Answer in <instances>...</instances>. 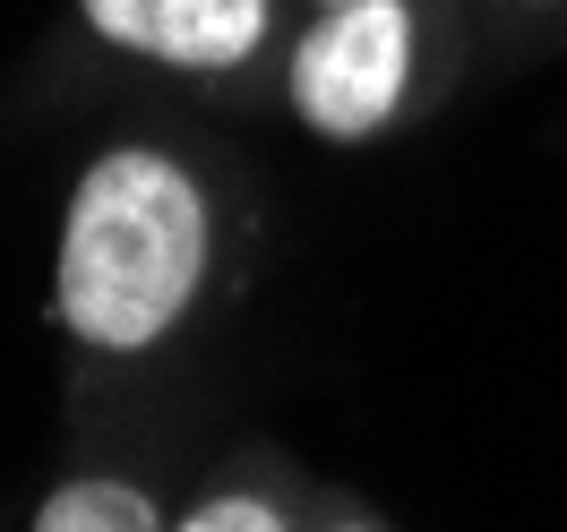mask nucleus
<instances>
[{"instance_id":"1","label":"nucleus","mask_w":567,"mask_h":532,"mask_svg":"<svg viewBox=\"0 0 567 532\" xmlns=\"http://www.w3.org/2000/svg\"><path fill=\"white\" fill-rule=\"evenodd\" d=\"M215 207L164 146H104L78 173L52 241V319L86 353H155L207 292Z\"/></svg>"},{"instance_id":"4","label":"nucleus","mask_w":567,"mask_h":532,"mask_svg":"<svg viewBox=\"0 0 567 532\" xmlns=\"http://www.w3.org/2000/svg\"><path fill=\"white\" fill-rule=\"evenodd\" d=\"M27 532H173V524H164L155 490L121 481V472H78V481H61V490L35 507Z\"/></svg>"},{"instance_id":"7","label":"nucleus","mask_w":567,"mask_h":532,"mask_svg":"<svg viewBox=\"0 0 567 532\" xmlns=\"http://www.w3.org/2000/svg\"><path fill=\"white\" fill-rule=\"evenodd\" d=\"M533 9H550V0H533Z\"/></svg>"},{"instance_id":"8","label":"nucleus","mask_w":567,"mask_h":532,"mask_svg":"<svg viewBox=\"0 0 567 532\" xmlns=\"http://www.w3.org/2000/svg\"><path fill=\"white\" fill-rule=\"evenodd\" d=\"M319 9H327V0H319Z\"/></svg>"},{"instance_id":"3","label":"nucleus","mask_w":567,"mask_h":532,"mask_svg":"<svg viewBox=\"0 0 567 532\" xmlns=\"http://www.w3.org/2000/svg\"><path fill=\"white\" fill-rule=\"evenodd\" d=\"M95 43L181 77H233L276 35V0H78Z\"/></svg>"},{"instance_id":"6","label":"nucleus","mask_w":567,"mask_h":532,"mask_svg":"<svg viewBox=\"0 0 567 532\" xmlns=\"http://www.w3.org/2000/svg\"><path fill=\"white\" fill-rule=\"evenodd\" d=\"M327 532H370V524H327Z\"/></svg>"},{"instance_id":"5","label":"nucleus","mask_w":567,"mask_h":532,"mask_svg":"<svg viewBox=\"0 0 567 532\" xmlns=\"http://www.w3.org/2000/svg\"><path fill=\"white\" fill-rule=\"evenodd\" d=\"M173 532H292V515L258 490H215V498H198Z\"/></svg>"},{"instance_id":"2","label":"nucleus","mask_w":567,"mask_h":532,"mask_svg":"<svg viewBox=\"0 0 567 532\" xmlns=\"http://www.w3.org/2000/svg\"><path fill=\"white\" fill-rule=\"evenodd\" d=\"M413 70H422L413 0H327L284 61V104L310 138L361 146L404 112Z\"/></svg>"}]
</instances>
